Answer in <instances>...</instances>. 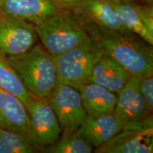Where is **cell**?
<instances>
[{
  "label": "cell",
  "instance_id": "cell-13",
  "mask_svg": "<svg viewBox=\"0 0 153 153\" xmlns=\"http://www.w3.org/2000/svg\"><path fill=\"white\" fill-rule=\"evenodd\" d=\"M122 128L114 112L97 116L87 115L76 131L92 146L98 148Z\"/></svg>",
  "mask_w": 153,
  "mask_h": 153
},
{
  "label": "cell",
  "instance_id": "cell-27",
  "mask_svg": "<svg viewBox=\"0 0 153 153\" xmlns=\"http://www.w3.org/2000/svg\"><path fill=\"white\" fill-rule=\"evenodd\" d=\"M2 1H3V0H0V4H1V3L2 2Z\"/></svg>",
  "mask_w": 153,
  "mask_h": 153
},
{
  "label": "cell",
  "instance_id": "cell-19",
  "mask_svg": "<svg viewBox=\"0 0 153 153\" xmlns=\"http://www.w3.org/2000/svg\"><path fill=\"white\" fill-rule=\"evenodd\" d=\"M0 137L13 153H33L41 150L35 137L26 133L11 131L0 125Z\"/></svg>",
  "mask_w": 153,
  "mask_h": 153
},
{
  "label": "cell",
  "instance_id": "cell-6",
  "mask_svg": "<svg viewBox=\"0 0 153 153\" xmlns=\"http://www.w3.org/2000/svg\"><path fill=\"white\" fill-rule=\"evenodd\" d=\"M47 100L63 133L76 131L87 117L79 91L72 86L57 82Z\"/></svg>",
  "mask_w": 153,
  "mask_h": 153
},
{
  "label": "cell",
  "instance_id": "cell-18",
  "mask_svg": "<svg viewBox=\"0 0 153 153\" xmlns=\"http://www.w3.org/2000/svg\"><path fill=\"white\" fill-rule=\"evenodd\" d=\"M41 152L49 153H91L93 146L77 131L63 133L62 136Z\"/></svg>",
  "mask_w": 153,
  "mask_h": 153
},
{
  "label": "cell",
  "instance_id": "cell-20",
  "mask_svg": "<svg viewBox=\"0 0 153 153\" xmlns=\"http://www.w3.org/2000/svg\"><path fill=\"white\" fill-rule=\"evenodd\" d=\"M139 77L140 91L147 108L152 114L153 110V74H146Z\"/></svg>",
  "mask_w": 153,
  "mask_h": 153
},
{
  "label": "cell",
  "instance_id": "cell-22",
  "mask_svg": "<svg viewBox=\"0 0 153 153\" xmlns=\"http://www.w3.org/2000/svg\"><path fill=\"white\" fill-rule=\"evenodd\" d=\"M59 8L76 9L79 7L82 0H53Z\"/></svg>",
  "mask_w": 153,
  "mask_h": 153
},
{
  "label": "cell",
  "instance_id": "cell-26",
  "mask_svg": "<svg viewBox=\"0 0 153 153\" xmlns=\"http://www.w3.org/2000/svg\"><path fill=\"white\" fill-rule=\"evenodd\" d=\"M1 14H2V13H1V10H0V17H1Z\"/></svg>",
  "mask_w": 153,
  "mask_h": 153
},
{
  "label": "cell",
  "instance_id": "cell-16",
  "mask_svg": "<svg viewBox=\"0 0 153 153\" xmlns=\"http://www.w3.org/2000/svg\"><path fill=\"white\" fill-rule=\"evenodd\" d=\"M111 3L124 27L152 45L153 36L150 35L143 24L138 4L133 0H119Z\"/></svg>",
  "mask_w": 153,
  "mask_h": 153
},
{
  "label": "cell",
  "instance_id": "cell-24",
  "mask_svg": "<svg viewBox=\"0 0 153 153\" xmlns=\"http://www.w3.org/2000/svg\"><path fill=\"white\" fill-rule=\"evenodd\" d=\"M145 2H147L148 4H152V0H144Z\"/></svg>",
  "mask_w": 153,
  "mask_h": 153
},
{
  "label": "cell",
  "instance_id": "cell-15",
  "mask_svg": "<svg viewBox=\"0 0 153 153\" xmlns=\"http://www.w3.org/2000/svg\"><path fill=\"white\" fill-rule=\"evenodd\" d=\"M76 9L101 27L112 30L129 31L120 22L110 1L82 0Z\"/></svg>",
  "mask_w": 153,
  "mask_h": 153
},
{
  "label": "cell",
  "instance_id": "cell-8",
  "mask_svg": "<svg viewBox=\"0 0 153 153\" xmlns=\"http://www.w3.org/2000/svg\"><path fill=\"white\" fill-rule=\"evenodd\" d=\"M24 104L41 150L54 143L62 129L47 99L38 98L31 94Z\"/></svg>",
  "mask_w": 153,
  "mask_h": 153
},
{
  "label": "cell",
  "instance_id": "cell-2",
  "mask_svg": "<svg viewBox=\"0 0 153 153\" xmlns=\"http://www.w3.org/2000/svg\"><path fill=\"white\" fill-rule=\"evenodd\" d=\"M26 89L32 94L47 99L58 82L53 57L41 45L27 52L7 56Z\"/></svg>",
  "mask_w": 153,
  "mask_h": 153
},
{
  "label": "cell",
  "instance_id": "cell-11",
  "mask_svg": "<svg viewBox=\"0 0 153 153\" xmlns=\"http://www.w3.org/2000/svg\"><path fill=\"white\" fill-rule=\"evenodd\" d=\"M131 76L130 72L117 61L103 53L94 65L86 82L97 84L118 94Z\"/></svg>",
  "mask_w": 153,
  "mask_h": 153
},
{
  "label": "cell",
  "instance_id": "cell-14",
  "mask_svg": "<svg viewBox=\"0 0 153 153\" xmlns=\"http://www.w3.org/2000/svg\"><path fill=\"white\" fill-rule=\"evenodd\" d=\"M78 90L87 115L97 116L114 112L117 94L103 86L91 82L82 84Z\"/></svg>",
  "mask_w": 153,
  "mask_h": 153
},
{
  "label": "cell",
  "instance_id": "cell-9",
  "mask_svg": "<svg viewBox=\"0 0 153 153\" xmlns=\"http://www.w3.org/2000/svg\"><path fill=\"white\" fill-rule=\"evenodd\" d=\"M139 82V76L131 75L117 94L114 115L122 127L151 116L140 91Z\"/></svg>",
  "mask_w": 153,
  "mask_h": 153
},
{
  "label": "cell",
  "instance_id": "cell-3",
  "mask_svg": "<svg viewBox=\"0 0 153 153\" xmlns=\"http://www.w3.org/2000/svg\"><path fill=\"white\" fill-rule=\"evenodd\" d=\"M44 48L53 57L62 54L89 38L76 17L58 12L33 24Z\"/></svg>",
  "mask_w": 153,
  "mask_h": 153
},
{
  "label": "cell",
  "instance_id": "cell-1",
  "mask_svg": "<svg viewBox=\"0 0 153 153\" xmlns=\"http://www.w3.org/2000/svg\"><path fill=\"white\" fill-rule=\"evenodd\" d=\"M75 9V16L104 54L111 57L130 72L141 76L153 74L152 45L131 31L102 28Z\"/></svg>",
  "mask_w": 153,
  "mask_h": 153
},
{
  "label": "cell",
  "instance_id": "cell-10",
  "mask_svg": "<svg viewBox=\"0 0 153 153\" xmlns=\"http://www.w3.org/2000/svg\"><path fill=\"white\" fill-rule=\"evenodd\" d=\"M0 125L11 131L29 134L36 139L24 103L16 96L1 87Z\"/></svg>",
  "mask_w": 153,
  "mask_h": 153
},
{
  "label": "cell",
  "instance_id": "cell-4",
  "mask_svg": "<svg viewBox=\"0 0 153 153\" xmlns=\"http://www.w3.org/2000/svg\"><path fill=\"white\" fill-rule=\"evenodd\" d=\"M102 55L100 46L89 37L79 45L53 57L58 82L78 89L87 81Z\"/></svg>",
  "mask_w": 153,
  "mask_h": 153
},
{
  "label": "cell",
  "instance_id": "cell-12",
  "mask_svg": "<svg viewBox=\"0 0 153 153\" xmlns=\"http://www.w3.org/2000/svg\"><path fill=\"white\" fill-rule=\"evenodd\" d=\"M0 10L3 14L35 24L56 14L60 8L53 0H3Z\"/></svg>",
  "mask_w": 153,
  "mask_h": 153
},
{
  "label": "cell",
  "instance_id": "cell-23",
  "mask_svg": "<svg viewBox=\"0 0 153 153\" xmlns=\"http://www.w3.org/2000/svg\"><path fill=\"white\" fill-rule=\"evenodd\" d=\"M0 153H13L12 150L1 137H0Z\"/></svg>",
  "mask_w": 153,
  "mask_h": 153
},
{
  "label": "cell",
  "instance_id": "cell-25",
  "mask_svg": "<svg viewBox=\"0 0 153 153\" xmlns=\"http://www.w3.org/2000/svg\"><path fill=\"white\" fill-rule=\"evenodd\" d=\"M106 1H111V2H115V1H119V0H106Z\"/></svg>",
  "mask_w": 153,
  "mask_h": 153
},
{
  "label": "cell",
  "instance_id": "cell-5",
  "mask_svg": "<svg viewBox=\"0 0 153 153\" xmlns=\"http://www.w3.org/2000/svg\"><path fill=\"white\" fill-rule=\"evenodd\" d=\"M153 120L152 116L124 126L108 142L97 148L99 153H152Z\"/></svg>",
  "mask_w": 153,
  "mask_h": 153
},
{
  "label": "cell",
  "instance_id": "cell-17",
  "mask_svg": "<svg viewBox=\"0 0 153 153\" xmlns=\"http://www.w3.org/2000/svg\"><path fill=\"white\" fill-rule=\"evenodd\" d=\"M0 87L26 102L31 93L26 89L8 57L0 51Z\"/></svg>",
  "mask_w": 153,
  "mask_h": 153
},
{
  "label": "cell",
  "instance_id": "cell-7",
  "mask_svg": "<svg viewBox=\"0 0 153 153\" xmlns=\"http://www.w3.org/2000/svg\"><path fill=\"white\" fill-rule=\"evenodd\" d=\"M37 33L33 23L1 14L0 17V51L7 56L27 52L35 45Z\"/></svg>",
  "mask_w": 153,
  "mask_h": 153
},
{
  "label": "cell",
  "instance_id": "cell-21",
  "mask_svg": "<svg viewBox=\"0 0 153 153\" xmlns=\"http://www.w3.org/2000/svg\"><path fill=\"white\" fill-rule=\"evenodd\" d=\"M143 24L151 36H153V8L152 4L140 5Z\"/></svg>",
  "mask_w": 153,
  "mask_h": 153
}]
</instances>
